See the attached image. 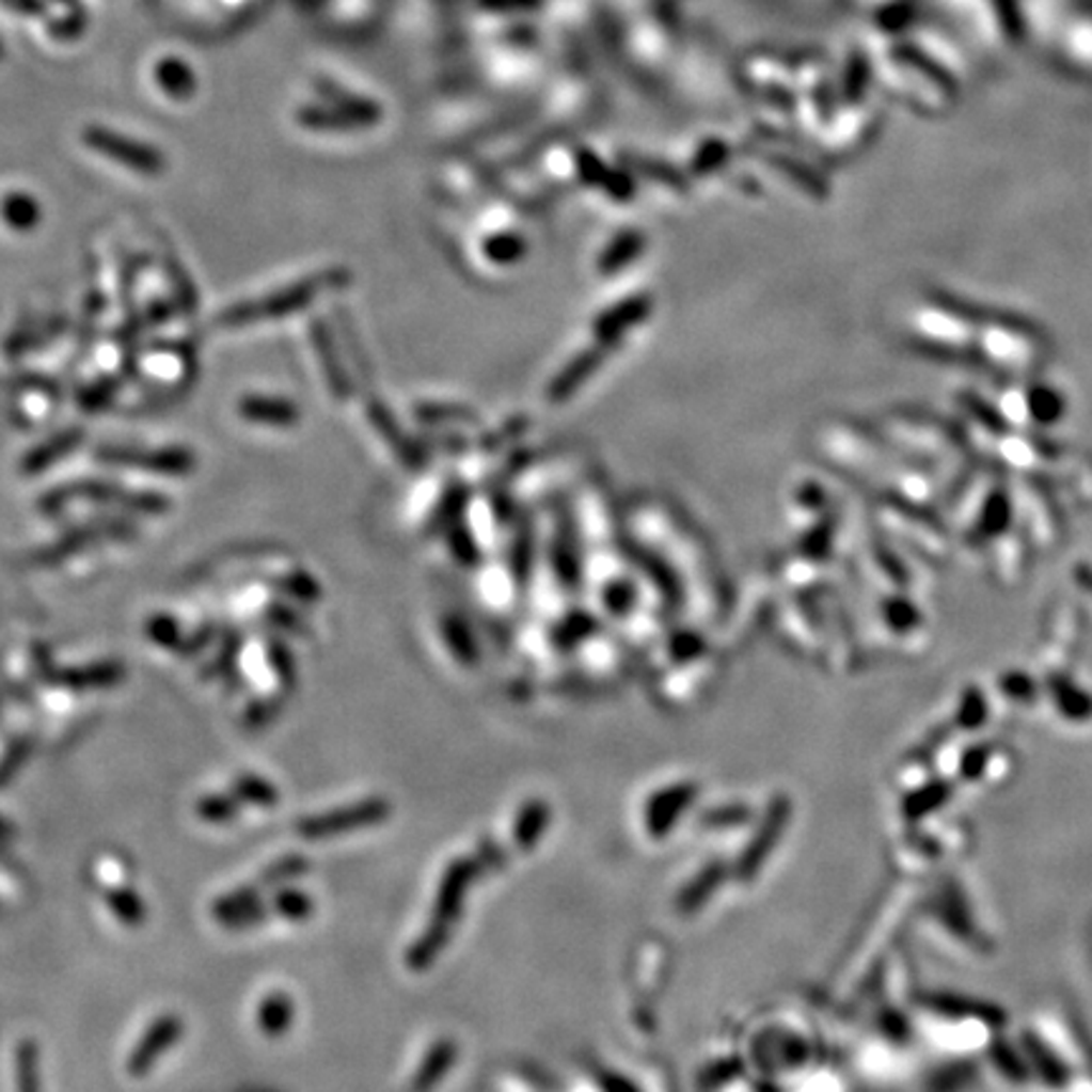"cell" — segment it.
I'll list each match as a JSON object with an SVG mask.
<instances>
[{
    "instance_id": "22",
    "label": "cell",
    "mask_w": 1092,
    "mask_h": 1092,
    "mask_svg": "<svg viewBox=\"0 0 1092 1092\" xmlns=\"http://www.w3.org/2000/svg\"><path fill=\"white\" fill-rule=\"evenodd\" d=\"M201 817H205V820H228V817L233 814V802L223 800V796H212V800H205L201 802Z\"/></svg>"
},
{
    "instance_id": "3",
    "label": "cell",
    "mask_w": 1092,
    "mask_h": 1092,
    "mask_svg": "<svg viewBox=\"0 0 1092 1092\" xmlns=\"http://www.w3.org/2000/svg\"><path fill=\"white\" fill-rule=\"evenodd\" d=\"M99 458L112 465H129V469H144L153 473H168V476H183L192 471V456L183 448L168 450H99Z\"/></svg>"
},
{
    "instance_id": "9",
    "label": "cell",
    "mask_w": 1092,
    "mask_h": 1092,
    "mask_svg": "<svg viewBox=\"0 0 1092 1092\" xmlns=\"http://www.w3.org/2000/svg\"><path fill=\"white\" fill-rule=\"evenodd\" d=\"M580 173H582V177H585L587 183L600 185V188H604L607 192H613L615 197H630V195H633V185H630L628 177L617 175V173H613V170L604 168V164L597 160L592 153H582L580 155Z\"/></svg>"
},
{
    "instance_id": "21",
    "label": "cell",
    "mask_w": 1092,
    "mask_h": 1092,
    "mask_svg": "<svg viewBox=\"0 0 1092 1092\" xmlns=\"http://www.w3.org/2000/svg\"><path fill=\"white\" fill-rule=\"evenodd\" d=\"M276 905L281 908L279 913H284L286 918H304L312 911V901L299 892H284V896H279Z\"/></svg>"
},
{
    "instance_id": "14",
    "label": "cell",
    "mask_w": 1092,
    "mask_h": 1092,
    "mask_svg": "<svg viewBox=\"0 0 1092 1092\" xmlns=\"http://www.w3.org/2000/svg\"><path fill=\"white\" fill-rule=\"evenodd\" d=\"M288 1022H291V1004H288L286 997L276 994V997L266 999L260 1004L258 1025L266 1034H281L288 1027Z\"/></svg>"
},
{
    "instance_id": "16",
    "label": "cell",
    "mask_w": 1092,
    "mask_h": 1092,
    "mask_svg": "<svg viewBox=\"0 0 1092 1092\" xmlns=\"http://www.w3.org/2000/svg\"><path fill=\"white\" fill-rule=\"evenodd\" d=\"M314 342H317V352L321 357V362H327V377H329V384H332V390L336 395H345L347 393V384H342V375L336 373V360L332 354V342H329L327 334H321L319 327H314Z\"/></svg>"
},
{
    "instance_id": "8",
    "label": "cell",
    "mask_w": 1092,
    "mask_h": 1092,
    "mask_svg": "<svg viewBox=\"0 0 1092 1092\" xmlns=\"http://www.w3.org/2000/svg\"><path fill=\"white\" fill-rule=\"evenodd\" d=\"M600 362H602V357L597 352H585V354L576 357V360L569 364L565 373L556 377L552 390H549V397H552L554 402L565 400V397L572 395L574 390L580 387V384L585 382L597 367H600Z\"/></svg>"
},
{
    "instance_id": "25",
    "label": "cell",
    "mask_w": 1092,
    "mask_h": 1092,
    "mask_svg": "<svg viewBox=\"0 0 1092 1092\" xmlns=\"http://www.w3.org/2000/svg\"><path fill=\"white\" fill-rule=\"evenodd\" d=\"M5 3L13 5V9L23 11V13H36V11H41V5L36 3V0H5Z\"/></svg>"
},
{
    "instance_id": "19",
    "label": "cell",
    "mask_w": 1092,
    "mask_h": 1092,
    "mask_svg": "<svg viewBox=\"0 0 1092 1092\" xmlns=\"http://www.w3.org/2000/svg\"><path fill=\"white\" fill-rule=\"evenodd\" d=\"M238 789H240V794L246 796V800L258 802V805H271V802H276V794H273V789L266 785V781L253 779V776H246V779H240L238 781Z\"/></svg>"
},
{
    "instance_id": "17",
    "label": "cell",
    "mask_w": 1092,
    "mask_h": 1092,
    "mask_svg": "<svg viewBox=\"0 0 1092 1092\" xmlns=\"http://www.w3.org/2000/svg\"><path fill=\"white\" fill-rule=\"evenodd\" d=\"M109 905H112L116 916H120L122 920H127V923H140L144 908H142L140 898L132 896V892L120 890L116 896H109Z\"/></svg>"
},
{
    "instance_id": "5",
    "label": "cell",
    "mask_w": 1092,
    "mask_h": 1092,
    "mask_svg": "<svg viewBox=\"0 0 1092 1092\" xmlns=\"http://www.w3.org/2000/svg\"><path fill=\"white\" fill-rule=\"evenodd\" d=\"M380 817H382V805H377L375 802V805L352 807V809H347V812L312 817V820L299 824V833L306 837H327V835L345 833V829L357 827V824H362V822L364 824L375 822V820H380Z\"/></svg>"
},
{
    "instance_id": "24",
    "label": "cell",
    "mask_w": 1092,
    "mask_h": 1092,
    "mask_svg": "<svg viewBox=\"0 0 1092 1092\" xmlns=\"http://www.w3.org/2000/svg\"><path fill=\"white\" fill-rule=\"evenodd\" d=\"M489 5H496V9H526V5H537V0H489Z\"/></svg>"
},
{
    "instance_id": "13",
    "label": "cell",
    "mask_w": 1092,
    "mask_h": 1092,
    "mask_svg": "<svg viewBox=\"0 0 1092 1092\" xmlns=\"http://www.w3.org/2000/svg\"><path fill=\"white\" fill-rule=\"evenodd\" d=\"M79 441V432L72 430V432H64V436H59L57 441H51L48 445H41V448L36 453H31L29 458H26V473H38L48 469V465L53 463V460L64 456V453H68L74 448V443Z\"/></svg>"
},
{
    "instance_id": "20",
    "label": "cell",
    "mask_w": 1092,
    "mask_h": 1092,
    "mask_svg": "<svg viewBox=\"0 0 1092 1092\" xmlns=\"http://www.w3.org/2000/svg\"><path fill=\"white\" fill-rule=\"evenodd\" d=\"M724 157H726V147H724V144H718V142L706 144V147L700 149V153L696 155V162H693V170H696V173H711V170H716V168H718V164H721V160H724Z\"/></svg>"
},
{
    "instance_id": "7",
    "label": "cell",
    "mask_w": 1092,
    "mask_h": 1092,
    "mask_svg": "<svg viewBox=\"0 0 1092 1092\" xmlns=\"http://www.w3.org/2000/svg\"><path fill=\"white\" fill-rule=\"evenodd\" d=\"M648 308L650 306L645 304L643 299L624 301V304L615 306L613 312H607L600 321H597V336H600L602 342L615 339V336H620L624 329L635 327L637 321H640L645 314H648Z\"/></svg>"
},
{
    "instance_id": "2",
    "label": "cell",
    "mask_w": 1092,
    "mask_h": 1092,
    "mask_svg": "<svg viewBox=\"0 0 1092 1092\" xmlns=\"http://www.w3.org/2000/svg\"><path fill=\"white\" fill-rule=\"evenodd\" d=\"M84 144L94 153L109 157L116 164H125L127 170L140 175H160L164 170V157L155 147L140 144L129 137H122L107 127H86Z\"/></svg>"
},
{
    "instance_id": "18",
    "label": "cell",
    "mask_w": 1092,
    "mask_h": 1092,
    "mask_svg": "<svg viewBox=\"0 0 1092 1092\" xmlns=\"http://www.w3.org/2000/svg\"><path fill=\"white\" fill-rule=\"evenodd\" d=\"M544 817H547V812H544V807H541V805L528 807V812H524V817H521V822H519V829H517L519 840L526 842V844L537 840V835L541 833L539 824L544 822Z\"/></svg>"
},
{
    "instance_id": "6",
    "label": "cell",
    "mask_w": 1092,
    "mask_h": 1092,
    "mask_svg": "<svg viewBox=\"0 0 1092 1092\" xmlns=\"http://www.w3.org/2000/svg\"><path fill=\"white\" fill-rule=\"evenodd\" d=\"M238 412L249 423L273 425V428H288L299 421V410L291 402L276 400V397H246V400H240Z\"/></svg>"
},
{
    "instance_id": "15",
    "label": "cell",
    "mask_w": 1092,
    "mask_h": 1092,
    "mask_svg": "<svg viewBox=\"0 0 1092 1092\" xmlns=\"http://www.w3.org/2000/svg\"><path fill=\"white\" fill-rule=\"evenodd\" d=\"M3 218L9 221L11 228L29 231L38 221V205L26 195H11V197H5Z\"/></svg>"
},
{
    "instance_id": "4",
    "label": "cell",
    "mask_w": 1092,
    "mask_h": 1092,
    "mask_svg": "<svg viewBox=\"0 0 1092 1092\" xmlns=\"http://www.w3.org/2000/svg\"><path fill=\"white\" fill-rule=\"evenodd\" d=\"M180 1032H183V1025L177 1016H162V1019H157L155 1025L147 1029V1034L137 1042L134 1053L127 1062L129 1073H132L134 1077L147 1075V1070L157 1062V1057L164 1055V1049L175 1045Z\"/></svg>"
},
{
    "instance_id": "10",
    "label": "cell",
    "mask_w": 1092,
    "mask_h": 1092,
    "mask_svg": "<svg viewBox=\"0 0 1092 1092\" xmlns=\"http://www.w3.org/2000/svg\"><path fill=\"white\" fill-rule=\"evenodd\" d=\"M155 79L170 96H183L185 99V96L195 92V77H192L190 66L177 59L160 61L155 68Z\"/></svg>"
},
{
    "instance_id": "23",
    "label": "cell",
    "mask_w": 1092,
    "mask_h": 1092,
    "mask_svg": "<svg viewBox=\"0 0 1092 1092\" xmlns=\"http://www.w3.org/2000/svg\"><path fill=\"white\" fill-rule=\"evenodd\" d=\"M489 249H501L504 253H501L498 260H511L521 256V251H524V246H521L519 238H511V236H501V238H493Z\"/></svg>"
},
{
    "instance_id": "1",
    "label": "cell",
    "mask_w": 1092,
    "mask_h": 1092,
    "mask_svg": "<svg viewBox=\"0 0 1092 1092\" xmlns=\"http://www.w3.org/2000/svg\"><path fill=\"white\" fill-rule=\"evenodd\" d=\"M327 279L329 276L301 281V284H297V286H288V288H284V291H276V294H271V297L253 301V304L233 306L225 314H221V321L225 327H243V325H253V321H258V319L286 317V314H294V312H299V308H304L308 301L317 297V291H321V288L327 286Z\"/></svg>"
},
{
    "instance_id": "12",
    "label": "cell",
    "mask_w": 1092,
    "mask_h": 1092,
    "mask_svg": "<svg viewBox=\"0 0 1092 1092\" xmlns=\"http://www.w3.org/2000/svg\"><path fill=\"white\" fill-rule=\"evenodd\" d=\"M640 251H643V236H640V233H622V236L617 238L607 251H604L602 271L613 273L617 269H622V266H628L630 260H633Z\"/></svg>"
},
{
    "instance_id": "11",
    "label": "cell",
    "mask_w": 1092,
    "mask_h": 1092,
    "mask_svg": "<svg viewBox=\"0 0 1092 1092\" xmlns=\"http://www.w3.org/2000/svg\"><path fill=\"white\" fill-rule=\"evenodd\" d=\"M691 796H693L691 787H689V792H685V787H681L678 792H668V794L658 796L655 805L650 807V820H648L652 833L655 835L665 833V827H668V824L676 820V814L681 812L678 807H683L685 800H691Z\"/></svg>"
}]
</instances>
